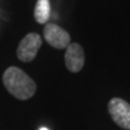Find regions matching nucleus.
Instances as JSON below:
<instances>
[{
    "label": "nucleus",
    "instance_id": "nucleus-6",
    "mask_svg": "<svg viewBox=\"0 0 130 130\" xmlns=\"http://www.w3.org/2000/svg\"><path fill=\"white\" fill-rule=\"evenodd\" d=\"M51 14V7L49 0H37L34 10V16L36 22L39 24H46Z\"/></svg>",
    "mask_w": 130,
    "mask_h": 130
},
{
    "label": "nucleus",
    "instance_id": "nucleus-3",
    "mask_svg": "<svg viewBox=\"0 0 130 130\" xmlns=\"http://www.w3.org/2000/svg\"><path fill=\"white\" fill-rule=\"evenodd\" d=\"M108 113L114 123L123 129L130 130V104L120 98H113L108 102Z\"/></svg>",
    "mask_w": 130,
    "mask_h": 130
},
{
    "label": "nucleus",
    "instance_id": "nucleus-2",
    "mask_svg": "<svg viewBox=\"0 0 130 130\" xmlns=\"http://www.w3.org/2000/svg\"><path fill=\"white\" fill-rule=\"evenodd\" d=\"M42 43L41 37L36 32H29L24 37L18 49H16V55L22 62H31L36 58L40 47Z\"/></svg>",
    "mask_w": 130,
    "mask_h": 130
},
{
    "label": "nucleus",
    "instance_id": "nucleus-1",
    "mask_svg": "<svg viewBox=\"0 0 130 130\" xmlns=\"http://www.w3.org/2000/svg\"><path fill=\"white\" fill-rule=\"evenodd\" d=\"M2 83L7 91L18 100L25 101L34 96L37 85L21 68L10 66L2 75Z\"/></svg>",
    "mask_w": 130,
    "mask_h": 130
},
{
    "label": "nucleus",
    "instance_id": "nucleus-5",
    "mask_svg": "<svg viewBox=\"0 0 130 130\" xmlns=\"http://www.w3.org/2000/svg\"><path fill=\"white\" fill-rule=\"evenodd\" d=\"M85 64V52L78 43H70L65 52V65L72 73H78L83 70Z\"/></svg>",
    "mask_w": 130,
    "mask_h": 130
},
{
    "label": "nucleus",
    "instance_id": "nucleus-7",
    "mask_svg": "<svg viewBox=\"0 0 130 130\" xmlns=\"http://www.w3.org/2000/svg\"><path fill=\"white\" fill-rule=\"evenodd\" d=\"M40 130H48V129H47V128H41Z\"/></svg>",
    "mask_w": 130,
    "mask_h": 130
},
{
    "label": "nucleus",
    "instance_id": "nucleus-4",
    "mask_svg": "<svg viewBox=\"0 0 130 130\" xmlns=\"http://www.w3.org/2000/svg\"><path fill=\"white\" fill-rule=\"evenodd\" d=\"M46 41L55 49H65L71 43L70 34L54 23H47L43 28Z\"/></svg>",
    "mask_w": 130,
    "mask_h": 130
}]
</instances>
